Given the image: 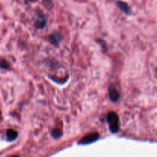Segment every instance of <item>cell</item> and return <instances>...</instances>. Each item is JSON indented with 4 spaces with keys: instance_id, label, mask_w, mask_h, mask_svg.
Segmentation results:
<instances>
[{
    "instance_id": "obj_9",
    "label": "cell",
    "mask_w": 157,
    "mask_h": 157,
    "mask_svg": "<svg viewBox=\"0 0 157 157\" xmlns=\"http://www.w3.org/2000/svg\"><path fill=\"white\" fill-rule=\"evenodd\" d=\"M9 65L6 61H0V68L2 69H8L9 68Z\"/></svg>"
},
{
    "instance_id": "obj_8",
    "label": "cell",
    "mask_w": 157,
    "mask_h": 157,
    "mask_svg": "<svg viewBox=\"0 0 157 157\" xmlns=\"http://www.w3.org/2000/svg\"><path fill=\"white\" fill-rule=\"evenodd\" d=\"M61 134H62V132L59 129H54L52 131V135L54 138L55 139H58V138L61 137Z\"/></svg>"
},
{
    "instance_id": "obj_4",
    "label": "cell",
    "mask_w": 157,
    "mask_h": 157,
    "mask_svg": "<svg viewBox=\"0 0 157 157\" xmlns=\"http://www.w3.org/2000/svg\"><path fill=\"white\" fill-rule=\"evenodd\" d=\"M117 6H118L120 9H121L122 12H124V13L127 14V15H130L131 13V9H130V6H128V4H127L126 2L123 1H117Z\"/></svg>"
},
{
    "instance_id": "obj_5",
    "label": "cell",
    "mask_w": 157,
    "mask_h": 157,
    "mask_svg": "<svg viewBox=\"0 0 157 157\" xmlns=\"http://www.w3.org/2000/svg\"><path fill=\"white\" fill-rule=\"evenodd\" d=\"M6 136H7L8 140L12 141L14 140H15L18 136V133L16 131H15L14 130H8L6 132Z\"/></svg>"
},
{
    "instance_id": "obj_6",
    "label": "cell",
    "mask_w": 157,
    "mask_h": 157,
    "mask_svg": "<svg viewBox=\"0 0 157 157\" xmlns=\"http://www.w3.org/2000/svg\"><path fill=\"white\" fill-rule=\"evenodd\" d=\"M45 24H46L45 18H44V17L39 15L38 20H37L36 22H35V26H36L37 28H39V29H41V28L44 27V26L45 25Z\"/></svg>"
},
{
    "instance_id": "obj_10",
    "label": "cell",
    "mask_w": 157,
    "mask_h": 157,
    "mask_svg": "<svg viewBox=\"0 0 157 157\" xmlns=\"http://www.w3.org/2000/svg\"><path fill=\"white\" fill-rule=\"evenodd\" d=\"M12 157H18V156H12Z\"/></svg>"
},
{
    "instance_id": "obj_2",
    "label": "cell",
    "mask_w": 157,
    "mask_h": 157,
    "mask_svg": "<svg viewBox=\"0 0 157 157\" xmlns=\"http://www.w3.org/2000/svg\"><path fill=\"white\" fill-rule=\"evenodd\" d=\"M99 138V134L98 133H90V134L87 135L84 137H83L82 139L80 140L79 144H91V143L94 142L97 140Z\"/></svg>"
},
{
    "instance_id": "obj_1",
    "label": "cell",
    "mask_w": 157,
    "mask_h": 157,
    "mask_svg": "<svg viewBox=\"0 0 157 157\" xmlns=\"http://www.w3.org/2000/svg\"><path fill=\"white\" fill-rule=\"evenodd\" d=\"M107 123L109 124V128L113 133H116L119 131L120 124L119 117L114 112H110L107 114Z\"/></svg>"
},
{
    "instance_id": "obj_3",
    "label": "cell",
    "mask_w": 157,
    "mask_h": 157,
    "mask_svg": "<svg viewBox=\"0 0 157 157\" xmlns=\"http://www.w3.org/2000/svg\"><path fill=\"white\" fill-rule=\"evenodd\" d=\"M109 96H110V100L113 102H116V101H117L119 100L120 94L113 86H110L109 87Z\"/></svg>"
},
{
    "instance_id": "obj_11",
    "label": "cell",
    "mask_w": 157,
    "mask_h": 157,
    "mask_svg": "<svg viewBox=\"0 0 157 157\" xmlns=\"http://www.w3.org/2000/svg\"><path fill=\"white\" fill-rule=\"evenodd\" d=\"M0 116H1V113H0Z\"/></svg>"
},
{
    "instance_id": "obj_7",
    "label": "cell",
    "mask_w": 157,
    "mask_h": 157,
    "mask_svg": "<svg viewBox=\"0 0 157 157\" xmlns=\"http://www.w3.org/2000/svg\"><path fill=\"white\" fill-rule=\"evenodd\" d=\"M49 40H50L52 44L56 45L60 41V35L58 34H53V35H52L49 37Z\"/></svg>"
}]
</instances>
